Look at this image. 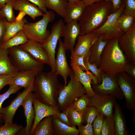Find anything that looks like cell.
I'll use <instances>...</instances> for the list:
<instances>
[{"label":"cell","mask_w":135,"mask_h":135,"mask_svg":"<svg viewBox=\"0 0 135 135\" xmlns=\"http://www.w3.org/2000/svg\"><path fill=\"white\" fill-rule=\"evenodd\" d=\"M14 0H9L0 10V16L6 18L9 22H13L15 20L13 10Z\"/></svg>","instance_id":"obj_34"},{"label":"cell","mask_w":135,"mask_h":135,"mask_svg":"<svg viewBox=\"0 0 135 135\" xmlns=\"http://www.w3.org/2000/svg\"><path fill=\"white\" fill-rule=\"evenodd\" d=\"M23 128L22 125L13 122L5 123L0 126V135H15Z\"/></svg>","instance_id":"obj_36"},{"label":"cell","mask_w":135,"mask_h":135,"mask_svg":"<svg viewBox=\"0 0 135 135\" xmlns=\"http://www.w3.org/2000/svg\"><path fill=\"white\" fill-rule=\"evenodd\" d=\"M46 8L53 10L58 16L64 18L68 2L64 0H45Z\"/></svg>","instance_id":"obj_31"},{"label":"cell","mask_w":135,"mask_h":135,"mask_svg":"<svg viewBox=\"0 0 135 135\" xmlns=\"http://www.w3.org/2000/svg\"><path fill=\"white\" fill-rule=\"evenodd\" d=\"M42 16L37 22H28L24 25L22 30L28 40L42 44L49 35L50 32L47 30V26L55 19V14L52 11H48Z\"/></svg>","instance_id":"obj_4"},{"label":"cell","mask_w":135,"mask_h":135,"mask_svg":"<svg viewBox=\"0 0 135 135\" xmlns=\"http://www.w3.org/2000/svg\"><path fill=\"white\" fill-rule=\"evenodd\" d=\"M108 41L104 40L100 37H98L90 48L89 62L91 64H95L98 68L100 66L102 51Z\"/></svg>","instance_id":"obj_25"},{"label":"cell","mask_w":135,"mask_h":135,"mask_svg":"<svg viewBox=\"0 0 135 135\" xmlns=\"http://www.w3.org/2000/svg\"><path fill=\"white\" fill-rule=\"evenodd\" d=\"M93 32L83 35H79L77 39L73 52L74 54L83 56L88 52L94 41L98 38Z\"/></svg>","instance_id":"obj_20"},{"label":"cell","mask_w":135,"mask_h":135,"mask_svg":"<svg viewBox=\"0 0 135 135\" xmlns=\"http://www.w3.org/2000/svg\"><path fill=\"white\" fill-rule=\"evenodd\" d=\"M125 72L135 79V63L128 62L125 66Z\"/></svg>","instance_id":"obj_47"},{"label":"cell","mask_w":135,"mask_h":135,"mask_svg":"<svg viewBox=\"0 0 135 135\" xmlns=\"http://www.w3.org/2000/svg\"><path fill=\"white\" fill-rule=\"evenodd\" d=\"M80 32L78 21H71L66 23L64 26L61 37L64 38L63 42L66 50L70 51L71 54L74 52L76 42Z\"/></svg>","instance_id":"obj_16"},{"label":"cell","mask_w":135,"mask_h":135,"mask_svg":"<svg viewBox=\"0 0 135 135\" xmlns=\"http://www.w3.org/2000/svg\"><path fill=\"white\" fill-rule=\"evenodd\" d=\"M86 6L82 0L74 2H68L66 12L64 17L66 23L80 19Z\"/></svg>","instance_id":"obj_22"},{"label":"cell","mask_w":135,"mask_h":135,"mask_svg":"<svg viewBox=\"0 0 135 135\" xmlns=\"http://www.w3.org/2000/svg\"><path fill=\"white\" fill-rule=\"evenodd\" d=\"M28 22L25 17L18 22H10L7 21L6 22V31L3 42L8 40L19 31L22 30L24 25Z\"/></svg>","instance_id":"obj_29"},{"label":"cell","mask_w":135,"mask_h":135,"mask_svg":"<svg viewBox=\"0 0 135 135\" xmlns=\"http://www.w3.org/2000/svg\"><path fill=\"white\" fill-rule=\"evenodd\" d=\"M125 4L122 13L131 15L135 18V0H122Z\"/></svg>","instance_id":"obj_43"},{"label":"cell","mask_w":135,"mask_h":135,"mask_svg":"<svg viewBox=\"0 0 135 135\" xmlns=\"http://www.w3.org/2000/svg\"><path fill=\"white\" fill-rule=\"evenodd\" d=\"M56 72H39L36 75L33 92L40 102L49 106H58L59 93L64 86L58 81Z\"/></svg>","instance_id":"obj_1"},{"label":"cell","mask_w":135,"mask_h":135,"mask_svg":"<svg viewBox=\"0 0 135 135\" xmlns=\"http://www.w3.org/2000/svg\"><path fill=\"white\" fill-rule=\"evenodd\" d=\"M54 135H78L76 126H69L60 121L56 115L52 116Z\"/></svg>","instance_id":"obj_27"},{"label":"cell","mask_w":135,"mask_h":135,"mask_svg":"<svg viewBox=\"0 0 135 135\" xmlns=\"http://www.w3.org/2000/svg\"><path fill=\"white\" fill-rule=\"evenodd\" d=\"M32 135H54L52 116L45 117L40 120Z\"/></svg>","instance_id":"obj_28"},{"label":"cell","mask_w":135,"mask_h":135,"mask_svg":"<svg viewBox=\"0 0 135 135\" xmlns=\"http://www.w3.org/2000/svg\"><path fill=\"white\" fill-rule=\"evenodd\" d=\"M100 112L93 106H88L83 114V119L87 123L92 124L93 121Z\"/></svg>","instance_id":"obj_39"},{"label":"cell","mask_w":135,"mask_h":135,"mask_svg":"<svg viewBox=\"0 0 135 135\" xmlns=\"http://www.w3.org/2000/svg\"><path fill=\"white\" fill-rule=\"evenodd\" d=\"M36 5L44 13L47 12L45 0H27Z\"/></svg>","instance_id":"obj_48"},{"label":"cell","mask_w":135,"mask_h":135,"mask_svg":"<svg viewBox=\"0 0 135 135\" xmlns=\"http://www.w3.org/2000/svg\"><path fill=\"white\" fill-rule=\"evenodd\" d=\"M6 19L0 16V46L3 42V39L6 31Z\"/></svg>","instance_id":"obj_45"},{"label":"cell","mask_w":135,"mask_h":135,"mask_svg":"<svg viewBox=\"0 0 135 135\" xmlns=\"http://www.w3.org/2000/svg\"><path fill=\"white\" fill-rule=\"evenodd\" d=\"M8 50L10 62L18 72L31 70H43L44 64L35 60L19 46Z\"/></svg>","instance_id":"obj_6"},{"label":"cell","mask_w":135,"mask_h":135,"mask_svg":"<svg viewBox=\"0 0 135 135\" xmlns=\"http://www.w3.org/2000/svg\"><path fill=\"white\" fill-rule=\"evenodd\" d=\"M2 125V124H0V126H1Z\"/></svg>","instance_id":"obj_55"},{"label":"cell","mask_w":135,"mask_h":135,"mask_svg":"<svg viewBox=\"0 0 135 135\" xmlns=\"http://www.w3.org/2000/svg\"><path fill=\"white\" fill-rule=\"evenodd\" d=\"M84 56L71 54L70 57L71 66H78L84 71H88L84 64Z\"/></svg>","instance_id":"obj_42"},{"label":"cell","mask_w":135,"mask_h":135,"mask_svg":"<svg viewBox=\"0 0 135 135\" xmlns=\"http://www.w3.org/2000/svg\"><path fill=\"white\" fill-rule=\"evenodd\" d=\"M9 85V87L7 91L2 94H0V114H2V105L4 101L10 95L16 93L22 88L12 84Z\"/></svg>","instance_id":"obj_41"},{"label":"cell","mask_w":135,"mask_h":135,"mask_svg":"<svg viewBox=\"0 0 135 135\" xmlns=\"http://www.w3.org/2000/svg\"><path fill=\"white\" fill-rule=\"evenodd\" d=\"M125 4L122 1L119 8L112 13L104 23L100 27L92 32L97 36L104 40L119 38L125 33L119 28L117 24L118 18L123 11Z\"/></svg>","instance_id":"obj_7"},{"label":"cell","mask_w":135,"mask_h":135,"mask_svg":"<svg viewBox=\"0 0 135 135\" xmlns=\"http://www.w3.org/2000/svg\"><path fill=\"white\" fill-rule=\"evenodd\" d=\"M37 61L50 65V61L47 53L42 44L28 40L25 44L19 46Z\"/></svg>","instance_id":"obj_18"},{"label":"cell","mask_w":135,"mask_h":135,"mask_svg":"<svg viewBox=\"0 0 135 135\" xmlns=\"http://www.w3.org/2000/svg\"><path fill=\"white\" fill-rule=\"evenodd\" d=\"M59 46L55 60L56 72L63 78L64 82V86L67 84V80L73 71L69 66L67 61L66 47L63 42L60 38L58 40Z\"/></svg>","instance_id":"obj_13"},{"label":"cell","mask_w":135,"mask_h":135,"mask_svg":"<svg viewBox=\"0 0 135 135\" xmlns=\"http://www.w3.org/2000/svg\"><path fill=\"white\" fill-rule=\"evenodd\" d=\"M33 104L34 109L35 116L30 135H32L38 123L44 118L58 115L61 112L58 106H49L44 104L36 97L34 94Z\"/></svg>","instance_id":"obj_15"},{"label":"cell","mask_w":135,"mask_h":135,"mask_svg":"<svg viewBox=\"0 0 135 135\" xmlns=\"http://www.w3.org/2000/svg\"><path fill=\"white\" fill-rule=\"evenodd\" d=\"M101 82L99 84L92 86L96 93L109 94L121 100L124 98L123 94L117 83V74H108L101 71Z\"/></svg>","instance_id":"obj_9"},{"label":"cell","mask_w":135,"mask_h":135,"mask_svg":"<svg viewBox=\"0 0 135 135\" xmlns=\"http://www.w3.org/2000/svg\"><path fill=\"white\" fill-rule=\"evenodd\" d=\"M32 92H30L26 96L21 105L23 108L26 118L25 134L26 135H30L35 118V110L33 104L34 94Z\"/></svg>","instance_id":"obj_19"},{"label":"cell","mask_w":135,"mask_h":135,"mask_svg":"<svg viewBox=\"0 0 135 135\" xmlns=\"http://www.w3.org/2000/svg\"><path fill=\"white\" fill-rule=\"evenodd\" d=\"M78 129L80 135H94L92 124L87 123L85 126L81 124L78 126Z\"/></svg>","instance_id":"obj_44"},{"label":"cell","mask_w":135,"mask_h":135,"mask_svg":"<svg viewBox=\"0 0 135 135\" xmlns=\"http://www.w3.org/2000/svg\"><path fill=\"white\" fill-rule=\"evenodd\" d=\"M3 120V115L2 114H0V122Z\"/></svg>","instance_id":"obj_54"},{"label":"cell","mask_w":135,"mask_h":135,"mask_svg":"<svg viewBox=\"0 0 135 135\" xmlns=\"http://www.w3.org/2000/svg\"><path fill=\"white\" fill-rule=\"evenodd\" d=\"M18 72L10 62L8 50L0 46V75H8L14 77Z\"/></svg>","instance_id":"obj_26"},{"label":"cell","mask_w":135,"mask_h":135,"mask_svg":"<svg viewBox=\"0 0 135 135\" xmlns=\"http://www.w3.org/2000/svg\"><path fill=\"white\" fill-rule=\"evenodd\" d=\"M64 1L69 2H78L82 0H64Z\"/></svg>","instance_id":"obj_53"},{"label":"cell","mask_w":135,"mask_h":135,"mask_svg":"<svg viewBox=\"0 0 135 135\" xmlns=\"http://www.w3.org/2000/svg\"><path fill=\"white\" fill-rule=\"evenodd\" d=\"M112 6V13L117 11L120 8L122 2V0H110Z\"/></svg>","instance_id":"obj_50"},{"label":"cell","mask_w":135,"mask_h":135,"mask_svg":"<svg viewBox=\"0 0 135 135\" xmlns=\"http://www.w3.org/2000/svg\"><path fill=\"white\" fill-rule=\"evenodd\" d=\"M69 76L70 80L61 90L58 98V106L62 111L68 109L75 100L86 93L83 85L75 78L73 71Z\"/></svg>","instance_id":"obj_5"},{"label":"cell","mask_w":135,"mask_h":135,"mask_svg":"<svg viewBox=\"0 0 135 135\" xmlns=\"http://www.w3.org/2000/svg\"><path fill=\"white\" fill-rule=\"evenodd\" d=\"M113 116L114 122L115 135H127L128 133L126 122L121 108L116 101L114 107Z\"/></svg>","instance_id":"obj_24"},{"label":"cell","mask_w":135,"mask_h":135,"mask_svg":"<svg viewBox=\"0 0 135 135\" xmlns=\"http://www.w3.org/2000/svg\"><path fill=\"white\" fill-rule=\"evenodd\" d=\"M110 0H104L86 6L78 21L80 35L92 32L101 26L112 13Z\"/></svg>","instance_id":"obj_2"},{"label":"cell","mask_w":135,"mask_h":135,"mask_svg":"<svg viewBox=\"0 0 135 135\" xmlns=\"http://www.w3.org/2000/svg\"><path fill=\"white\" fill-rule=\"evenodd\" d=\"M76 80L83 85L86 91V94L89 97L94 95L96 93L93 90L91 84H98L97 80L93 73L89 70L84 71L78 66H71Z\"/></svg>","instance_id":"obj_17"},{"label":"cell","mask_w":135,"mask_h":135,"mask_svg":"<svg viewBox=\"0 0 135 135\" xmlns=\"http://www.w3.org/2000/svg\"><path fill=\"white\" fill-rule=\"evenodd\" d=\"M13 78L8 75H0V92L4 86L11 83Z\"/></svg>","instance_id":"obj_46"},{"label":"cell","mask_w":135,"mask_h":135,"mask_svg":"<svg viewBox=\"0 0 135 135\" xmlns=\"http://www.w3.org/2000/svg\"><path fill=\"white\" fill-rule=\"evenodd\" d=\"M135 18L131 15L122 13L118 18V26L120 29L125 33L130 28L134 22Z\"/></svg>","instance_id":"obj_32"},{"label":"cell","mask_w":135,"mask_h":135,"mask_svg":"<svg viewBox=\"0 0 135 135\" xmlns=\"http://www.w3.org/2000/svg\"><path fill=\"white\" fill-rule=\"evenodd\" d=\"M66 110L71 126H78L82 124V114L70 107Z\"/></svg>","instance_id":"obj_33"},{"label":"cell","mask_w":135,"mask_h":135,"mask_svg":"<svg viewBox=\"0 0 135 135\" xmlns=\"http://www.w3.org/2000/svg\"><path fill=\"white\" fill-rule=\"evenodd\" d=\"M28 40L24 31L22 30L8 40L3 42L0 46L3 48L8 49L24 44Z\"/></svg>","instance_id":"obj_30"},{"label":"cell","mask_w":135,"mask_h":135,"mask_svg":"<svg viewBox=\"0 0 135 135\" xmlns=\"http://www.w3.org/2000/svg\"><path fill=\"white\" fill-rule=\"evenodd\" d=\"M64 25V21L60 19L52 26L50 32L46 40L42 44L46 51L50 61L51 71L56 72L55 54L56 46L60 38Z\"/></svg>","instance_id":"obj_8"},{"label":"cell","mask_w":135,"mask_h":135,"mask_svg":"<svg viewBox=\"0 0 135 135\" xmlns=\"http://www.w3.org/2000/svg\"><path fill=\"white\" fill-rule=\"evenodd\" d=\"M13 8L15 10L24 12L33 20L38 16H42L44 14L36 5L27 0H14Z\"/></svg>","instance_id":"obj_21"},{"label":"cell","mask_w":135,"mask_h":135,"mask_svg":"<svg viewBox=\"0 0 135 135\" xmlns=\"http://www.w3.org/2000/svg\"><path fill=\"white\" fill-rule=\"evenodd\" d=\"M86 6L90 5L95 3L100 2L104 0H82Z\"/></svg>","instance_id":"obj_51"},{"label":"cell","mask_w":135,"mask_h":135,"mask_svg":"<svg viewBox=\"0 0 135 135\" xmlns=\"http://www.w3.org/2000/svg\"><path fill=\"white\" fill-rule=\"evenodd\" d=\"M104 115L100 112L93 121L92 125L94 135H101Z\"/></svg>","instance_id":"obj_40"},{"label":"cell","mask_w":135,"mask_h":135,"mask_svg":"<svg viewBox=\"0 0 135 135\" xmlns=\"http://www.w3.org/2000/svg\"><path fill=\"white\" fill-rule=\"evenodd\" d=\"M119 38L108 40L102 54L100 71L108 74H115L125 72L128 62L118 43Z\"/></svg>","instance_id":"obj_3"},{"label":"cell","mask_w":135,"mask_h":135,"mask_svg":"<svg viewBox=\"0 0 135 135\" xmlns=\"http://www.w3.org/2000/svg\"><path fill=\"white\" fill-rule=\"evenodd\" d=\"M118 45L128 62L135 63V23L119 38Z\"/></svg>","instance_id":"obj_12"},{"label":"cell","mask_w":135,"mask_h":135,"mask_svg":"<svg viewBox=\"0 0 135 135\" xmlns=\"http://www.w3.org/2000/svg\"><path fill=\"white\" fill-rule=\"evenodd\" d=\"M40 71L31 70L18 72L17 75L13 78L10 84L27 89L34 80L36 75Z\"/></svg>","instance_id":"obj_23"},{"label":"cell","mask_w":135,"mask_h":135,"mask_svg":"<svg viewBox=\"0 0 135 135\" xmlns=\"http://www.w3.org/2000/svg\"><path fill=\"white\" fill-rule=\"evenodd\" d=\"M117 76V83L125 100L126 108L135 112V80L125 72L118 73Z\"/></svg>","instance_id":"obj_10"},{"label":"cell","mask_w":135,"mask_h":135,"mask_svg":"<svg viewBox=\"0 0 135 135\" xmlns=\"http://www.w3.org/2000/svg\"><path fill=\"white\" fill-rule=\"evenodd\" d=\"M89 98L88 106L95 107L106 116L113 114V108L116 101L114 96L109 94L97 93Z\"/></svg>","instance_id":"obj_11"},{"label":"cell","mask_w":135,"mask_h":135,"mask_svg":"<svg viewBox=\"0 0 135 135\" xmlns=\"http://www.w3.org/2000/svg\"><path fill=\"white\" fill-rule=\"evenodd\" d=\"M90 50L84 55V65L86 69L90 71L96 78L98 84H100L101 82L100 71L95 64L90 63L89 61Z\"/></svg>","instance_id":"obj_38"},{"label":"cell","mask_w":135,"mask_h":135,"mask_svg":"<svg viewBox=\"0 0 135 135\" xmlns=\"http://www.w3.org/2000/svg\"><path fill=\"white\" fill-rule=\"evenodd\" d=\"M56 116L62 122L71 126L66 110L62 111V112Z\"/></svg>","instance_id":"obj_49"},{"label":"cell","mask_w":135,"mask_h":135,"mask_svg":"<svg viewBox=\"0 0 135 135\" xmlns=\"http://www.w3.org/2000/svg\"><path fill=\"white\" fill-rule=\"evenodd\" d=\"M89 102V97L85 94L75 100L69 107L75 109L83 114L88 106Z\"/></svg>","instance_id":"obj_37"},{"label":"cell","mask_w":135,"mask_h":135,"mask_svg":"<svg viewBox=\"0 0 135 135\" xmlns=\"http://www.w3.org/2000/svg\"><path fill=\"white\" fill-rule=\"evenodd\" d=\"M9 0H0V10L6 4Z\"/></svg>","instance_id":"obj_52"},{"label":"cell","mask_w":135,"mask_h":135,"mask_svg":"<svg viewBox=\"0 0 135 135\" xmlns=\"http://www.w3.org/2000/svg\"><path fill=\"white\" fill-rule=\"evenodd\" d=\"M101 135H115V125L113 114L108 116H104Z\"/></svg>","instance_id":"obj_35"},{"label":"cell","mask_w":135,"mask_h":135,"mask_svg":"<svg viewBox=\"0 0 135 135\" xmlns=\"http://www.w3.org/2000/svg\"><path fill=\"white\" fill-rule=\"evenodd\" d=\"M34 81V80L32 82L28 89H24L22 92H20L8 106L2 108V114L4 123L13 122L14 118L17 110L21 105L24 100L28 94L31 92H33Z\"/></svg>","instance_id":"obj_14"}]
</instances>
